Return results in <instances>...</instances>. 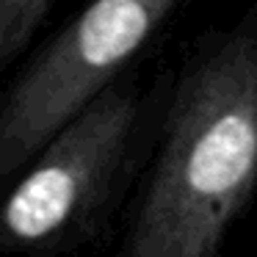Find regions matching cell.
<instances>
[{
	"label": "cell",
	"instance_id": "cell-4",
	"mask_svg": "<svg viewBox=\"0 0 257 257\" xmlns=\"http://www.w3.org/2000/svg\"><path fill=\"white\" fill-rule=\"evenodd\" d=\"M56 0H0V78L28 50Z\"/></svg>",
	"mask_w": 257,
	"mask_h": 257
},
{
	"label": "cell",
	"instance_id": "cell-1",
	"mask_svg": "<svg viewBox=\"0 0 257 257\" xmlns=\"http://www.w3.org/2000/svg\"><path fill=\"white\" fill-rule=\"evenodd\" d=\"M257 194V6L207 34L174 78L124 257H213Z\"/></svg>",
	"mask_w": 257,
	"mask_h": 257
},
{
	"label": "cell",
	"instance_id": "cell-3",
	"mask_svg": "<svg viewBox=\"0 0 257 257\" xmlns=\"http://www.w3.org/2000/svg\"><path fill=\"white\" fill-rule=\"evenodd\" d=\"M183 0H91L0 94V185L14 180L94 97L113 86Z\"/></svg>",
	"mask_w": 257,
	"mask_h": 257
},
{
	"label": "cell",
	"instance_id": "cell-2",
	"mask_svg": "<svg viewBox=\"0 0 257 257\" xmlns=\"http://www.w3.org/2000/svg\"><path fill=\"white\" fill-rule=\"evenodd\" d=\"M147 100L119 78L45 141L0 196V254L75 251L100 235L144 133Z\"/></svg>",
	"mask_w": 257,
	"mask_h": 257
}]
</instances>
